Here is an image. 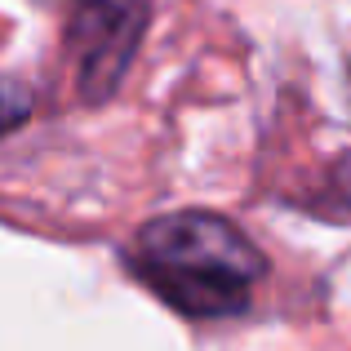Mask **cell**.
I'll return each instance as SVG.
<instances>
[{
  "mask_svg": "<svg viewBox=\"0 0 351 351\" xmlns=\"http://www.w3.org/2000/svg\"><path fill=\"white\" fill-rule=\"evenodd\" d=\"M129 263L173 311L196 320L240 316L267 271L254 240L205 209H182L147 223L134 236Z\"/></svg>",
  "mask_w": 351,
  "mask_h": 351,
  "instance_id": "cell-1",
  "label": "cell"
},
{
  "mask_svg": "<svg viewBox=\"0 0 351 351\" xmlns=\"http://www.w3.org/2000/svg\"><path fill=\"white\" fill-rule=\"evenodd\" d=\"M347 80H351V76H347Z\"/></svg>",
  "mask_w": 351,
  "mask_h": 351,
  "instance_id": "cell-4",
  "label": "cell"
},
{
  "mask_svg": "<svg viewBox=\"0 0 351 351\" xmlns=\"http://www.w3.org/2000/svg\"><path fill=\"white\" fill-rule=\"evenodd\" d=\"M27 116H32V98H27V89L14 85V80H0V138H5L9 129H18Z\"/></svg>",
  "mask_w": 351,
  "mask_h": 351,
  "instance_id": "cell-3",
  "label": "cell"
},
{
  "mask_svg": "<svg viewBox=\"0 0 351 351\" xmlns=\"http://www.w3.org/2000/svg\"><path fill=\"white\" fill-rule=\"evenodd\" d=\"M67 40L76 58V80L89 103L120 85L129 58L138 53L147 27V0H67Z\"/></svg>",
  "mask_w": 351,
  "mask_h": 351,
  "instance_id": "cell-2",
  "label": "cell"
}]
</instances>
